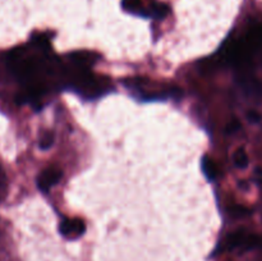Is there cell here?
<instances>
[{"mask_svg": "<svg viewBox=\"0 0 262 261\" xmlns=\"http://www.w3.org/2000/svg\"><path fill=\"white\" fill-rule=\"evenodd\" d=\"M261 46L262 22H253L248 26L243 35L227 41L220 59L229 66L243 67L252 59Z\"/></svg>", "mask_w": 262, "mask_h": 261, "instance_id": "obj_1", "label": "cell"}, {"mask_svg": "<svg viewBox=\"0 0 262 261\" xmlns=\"http://www.w3.org/2000/svg\"><path fill=\"white\" fill-rule=\"evenodd\" d=\"M128 90H132L133 96L140 101H166V99L174 97L176 95H181L178 89L173 86H152L150 81H142V79H130L125 82Z\"/></svg>", "mask_w": 262, "mask_h": 261, "instance_id": "obj_2", "label": "cell"}, {"mask_svg": "<svg viewBox=\"0 0 262 261\" xmlns=\"http://www.w3.org/2000/svg\"><path fill=\"white\" fill-rule=\"evenodd\" d=\"M122 8L130 14L163 19L169 14V7L155 0H122Z\"/></svg>", "mask_w": 262, "mask_h": 261, "instance_id": "obj_3", "label": "cell"}, {"mask_svg": "<svg viewBox=\"0 0 262 261\" xmlns=\"http://www.w3.org/2000/svg\"><path fill=\"white\" fill-rule=\"evenodd\" d=\"M59 232L63 237L68 240H77L86 232V224L83 220L72 217V219H63L59 225Z\"/></svg>", "mask_w": 262, "mask_h": 261, "instance_id": "obj_4", "label": "cell"}, {"mask_svg": "<svg viewBox=\"0 0 262 261\" xmlns=\"http://www.w3.org/2000/svg\"><path fill=\"white\" fill-rule=\"evenodd\" d=\"M63 177V171L60 170L56 166H50V168H46L40 176L37 177V187L38 189L46 193L51 187H54L55 184L59 183V181Z\"/></svg>", "mask_w": 262, "mask_h": 261, "instance_id": "obj_5", "label": "cell"}, {"mask_svg": "<svg viewBox=\"0 0 262 261\" xmlns=\"http://www.w3.org/2000/svg\"><path fill=\"white\" fill-rule=\"evenodd\" d=\"M202 171H204L205 177H206L209 181H216L220 177V169L217 166V164L215 163L212 159H210L209 156H204L201 161Z\"/></svg>", "mask_w": 262, "mask_h": 261, "instance_id": "obj_6", "label": "cell"}, {"mask_svg": "<svg viewBox=\"0 0 262 261\" xmlns=\"http://www.w3.org/2000/svg\"><path fill=\"white\" fill-rule=\"evenodd\" d=\"M233 161H234V165L237 166V168H239V169L247 168L250 160H248V155H247V153L245 151V148L241 147L235 151L234 155H233Z\"/></svg>", "mask_w": 262, "mask_h": 261, "instance_id": "obj_7", "label": "cell"}, {"mask_svg": "<svg viewBox=\"0 0 262 261\" xmlns=\"http://www.w3.org/2000/svg\"><path fill=\"white\" fill-rule=\"evenodd\" d=\"M54 140H55V137H54L53 132L42 133L40 137V148L41 150H48V148H50L51 146L54 145Z\"/></svg>", "mask_w": 262, "mask_h": 261, "instance_id": "obj_8", "label": "cell"}, {"mask_svg": "<svg viewBox=\"0 0 262 261\" xmlns=\"http://www.w3.org/2000/svg\"><path fill=\"white\" fill-rule=\"evenodd\" d=\"M8 192V179L5 176V171L3 170V168L0 166V202L7 197Z\"/></svg>", "mask_w": 262, "mask_h": 261, "instance_id": "obj_9", "label": "cell"}, {"mask_svg": "<svg viewBox=\"0 0 262 261\" xmlns=\"http://www.w3.org/2000/svg\"><path fill=\"white\" fill-rule=\"evenodd\" d=\"M230 211H232V215H234V216H245V215L250 214V210L242 206H234Z\"/></svg>", "mask_w": 262, "mask_h": 261, "instance_id": "obj_10", "label": "cell"}, {"mask_svg": "<svg viewBox=\"0 0 262 261\" xmlns=\"http://www.w3.org/2000/svg\"><path fill=\"white\" fill-rule=\"evenodd\" d=\"M239 128H241V123L238 122V120H233V122H230L229 124L227 125V132L228 133H234V132H237Z\"/></svg>", "mask_w": 262, "mask_h": 261, "instance_id": "obj_11", "label": "cell"}, {"mask_svg": "<svg viewBox=\"0 0 262 261\" xmlns=\"http://www.w3.org/2000/svg\"><path fill=\"white\" fill-rule=\"evenodd\" d=\"M247 118H248V120H250V122H252V123H257V122H260V119H261V115L258 114L257 112H250L247 114Z\"/></svg>", "mask_w": 262, "mask_h": 261, "instance_id": "obj_12", "label": "cell"}]
</instances>
